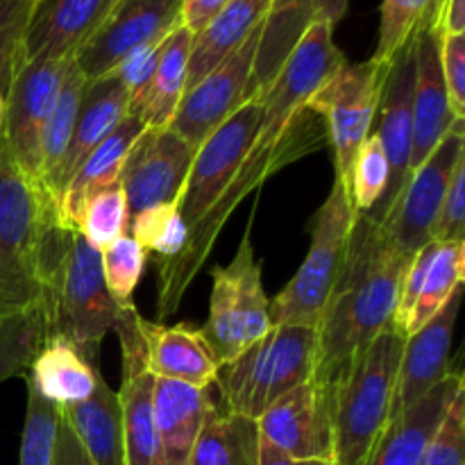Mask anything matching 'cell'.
Listing matches in <instances>:
<instances>
[{
	"label": "cell",
	"mask_w": 465,
	"mask_h": 465,
	"mask_svg": "<svg viewBox=\"0 0 465 465\" xmlns=\"http://www.w3.org/2000/svg\"><path fill=\"white\" fill-rule=\"evenodd\" d=\"M343 62V53L334 44V27L325 21H312L272 84L259 95L263 103L262 125L234 180L207 216L189 230L182 252L159 262V318L173 316L180 309L186 289L209 259L218 234L239 204L280 168L325 145V123L307 103Z\"/></svg>",
	"instance_id": "1"
},
{
	"label": "cell",
	"mask_w": 465,
	"mask_h": 465,
	"mask_svg": "<svg viewBox=\"0 0 465 465\" xmlns=\"http://www.w3.org/2000/svg\"><path fill=\"white\" fill-rule=\"evenodd\" d=\"M409 262L389 243L381 223L368 213H354L343 268L316 325L313 380L334 384L350 359L393 325Z\"/></svg>",
	"instance_id": "2"
},
{
	"label": "cell",
	"mask_w": 465,
	"mask_h": 465,
	"mask_svg": "<svg viewBox=\"0 0 465 465\" xmlns=\"http://www.w3.org/2000/svg\"><path fill=\"white\" fill-rule=\"evenodd\" d=\"M59 223L54 200L18 168L0 132V318L45 302L48 243Z\"/></svg>",
	"instance_id": "3"
},
{
	"label": "cell",
	"mask_w": 465,
	"mask_h": 465,
	"mask_svg": "<svg viewBox=\"0 0 465 465\" xmlns=\"http://www.w3.org/2000/svg\"><path fill=\"white\" fill-rule=\"evenodd\" d=\"M44 304L50 334L66 339L98 368L100 345L116 325L118 302L104 286L98 250L62 223L50 234Z\"/></svg>",
	"instance_id": "4"
},
{
	"label": "cell",
	"mask_w": 465,
	"mask_h": 465,
	"mask_svg": "<svg viewBox=\"0 0 465 465\" xmlns=\"http://www.w3.org/2000/svg\"><path fill=\"white\" fill-rule=\"evenodd\" d=\"M404 341L393 325L386 327L330 386L336 465H361L389 425Z\"/></svg>",
	"instance_id": "5"
},
{
	"label": "cell",
	"mask_w": 465,
	"mask_h": 465,
	"mask_svg": "<svg viewBox=\"0 0 465 465\" xmlns=\"http://www.w3.org/2000/svg\"><path fill=\"white\" fill-rule=\"evenodd\" d=\"M316 371V327L271 325V330L218 368L223 409L259 420L272 402L309 381Z\"/></svg>",
	"instance_id": "6"
},
{
	"label": "cell",
	"mask_w": 465,
	"mask_h": 465,
	"mask_svg": "<svg viewBox=\"0 0 465 465\" xmlns=\"http://www.w3.org/2000/svg\"><path fill=\"white\" fill-rule=\"evenodd\" d=\"M354 223L350 193L334 177L330 195L312 221V245L293 280L271 300V325L316 327L345 262Z\"/></svg>",
	"instance_id": "7"
},
{
	"label": "cell",
	"mask_w": 465,
	"mask_h": 465,
	"mask_svg": "<svg viewBox=\"0 0 465 465\" xmlns=\"http://www.w3.org/2000/svg\"><path fill=\"white\" fill-rule=\"evenodd\" d=\"M212 280L209 318L200 331L218 363L225 366L271 330V300L263 291L262 263L254 259L250 230L241 239L230 266L213 268Z\"/></svg>",
	"instance_id": "8"
},
{
	"label": "cell",
	"mask_w": 465,
	"mask_h": 465,
	"mask_svg": "<svg viewBox=\"0 0 465 465\" xmlns=\"http://www.w3.org/2000/svg\"><path fill=\"white\" fill-rule=\"evenodd\" d=\"M389 62L350 64L345 59L309 98L307 107L322 118L327 139L334 148L336 180L350 189V171L359 148L375 125L377 104Z\"/></svg>",
	"instance_id": "9"
},
{
	"label": "cell",
	"mask_w": 465,
	"mask_h": 465,
	"mask_svg": "<svg viewBox=\"0 0 465 465\" xmlns=\"http://www.w3.org/2000/svg\"><path fill=\"white\" fill-rule=\"evenodd\" d=\"M461 157H465V118H457L434 153L409 175L398 203L381 221L384 236L404 259H411L431 241V227Z\"/></svg>",
	"instance_id": "10"
},
{
	"label": "cell",
	"mask_w": 465,
	"mask_h": 465,
	"mask_svg": "<svg viewBox=\"0 0 465 465\" xmlns=\"http://www.w3.org/2000/svg\"><path fill=\"white\" fill-rule=\"evenodd\" d=\"M262 98H250L195 150L193 166L177 200L186 234L207 216L209 209L221 200L230 182L234 180L241 162L252 148L262 125Z\"/></svg>",
	"instance_id": "11"
},
{
	"label": "cell",
	"mask_w": 465,
	"mask_h": 465,
	"mask_svg": "<svg viewBox=\"0 0 465 465\" xmlns=\"http://www.w3.org/2000/svg\"><path fill=\"white\" fill-rule=\"evenodd\" d=\"M180 25L182 0H116L73 59L86 82L98 80L127 54L143 45L162 44Z\"/></svg>",
	"instance_id": "12"
},
{
	"label": "cell",
	"mask_w": 465,
	"mask_h": 465,
	"mask_svg": "<svg viewBox=\"0 0 465 465\" xmlns=\"http://www.w3.org/2000/svg\"><path fill=\"white\" fill-rule=\"evenodd\" d=\"M71 64L73 57H39L25 62L5 95L0 132L14 162L32 180L41 182V136Z\"/></svg>",
	"instance_id": "13"
},
{
	"label": "cell",
	"mask_w": 465,
	"mask_h": 465,
	"mask_svg": "<svg viewBox=\"0 0 465 465\" xmlns=\"http://www.w3.org/2000/svg\"><path fill=\"white\" fill-rule=\"evenodd\" d=\"M114 331L121 341L123 386L118 402L123 413L125 465H163L154 425V380L148 368L145 339L141 334V313L132 302L118 304Z\"/></svg>",
	"instance_id": "14"
},
{
	"label": "cell",
	"mask_w": 465,
	"mask_h": 465,
	"mask_svg": "<svg viewBox=\"0 0 465 465\" xmlns=\"http://www.w3.org/2000/svg\"><path fill=\"white\" fill-rule=\"evenodd\" d=\"M262 25L234 54L218 64L209 75L182 95L168 127H173L193 150H198L207 136H212L241 104L250 100L248 86L252 80Z\"/></svg>",
	"instance_id": "15"
},
{
	"label": "cell",
	"mask_w": 465,
	"mask_h": 465,
	"mask_svg": "<svg viewBox=\"0 0 465 465\" xmlns=\"http://www.w3.org/2000/svg\"><path fill=\"white\" fill-rule=\"evenodd\" d=\"M195 150L173 127H145L123 162L121 184L130 216L163 203H177Z\"/></svg>",
	"instance_id": "16"
},
{
	"label": "cell",
	"mask_w": 465,
	"mask_h": 465,
	"mask_svg": "<svg viewBox=\"0 0 465 465\" xmlns=\"http://www.w3.org/2000/svg\"><path fill=\"white\" fill-rule=\"evenodd\" d=\"M257 427L259 436L286 457L334 461L331 393L313 377L272 402Z\"/></svg>",
	"instance_id": "17"
},
{
	"label": "cell",
	"mask_w": 465,
	"mask_h": 465,
	"mask_svg": "<svg viewBox=\"0 0 465 465\" xmlns=\"http://www.w3.org/2000/svg\"><path fill=\"white\" fill-rule=\"evenodd\" d=\"M413 39L391 57L381 84L380 104L375 114V134L389 162V184L380 203L366 212L377 223L384 221L398 203L409 180V159L413 141Z\"/></svg>",
	"instance_id": "18"
},
{
	"label": "cell",
	"mask_w": 465,
	"mask_h": 465,
	"mask_svg": "<svg viewBox=\"0 0 465 465\" xmlns=\"http://www.w3.org/2000/svg\"><path fill=\"white\" fill-rule=\"evenodd\" d=\"M440 35L434 18L422 23L413 35V141L409 175L434 153L457 116L452 114L445 91L439 59Z\"/></svg>",
	"instance_id": "19"
},
{
	"label": "cell",
	"mask_w": 465,
	"mask_h": 465,
	"mask_svg": "<svg viewBox=\"0 0 465 465\" xmlns=\"http://www.w3.org/2000/svg\"><path fill=\"white\" fill-rule=\"evenodd\" d=\"M461 298L463 286L440 309L439 316L431 318L425 327H420L416 334L407 336V341H404L393 402H391V418L416 404L422 395L430 393L452 371L450 368V348H452Z\"/></svg>",
	"instance_id": "20"
},
{
	"label": "cell",
	"mask_w": 465,
	"mask_h": 465,
	"mask_svg": "<svg viewBox=\"0 0 465 465\" xmlns=\"http://www.w3.org/2000/svg\"><path fill=\"white\" fill-rule=\"evenodd\" d=\"M127 107H130V89L123 84L116 73H107L98 80L86 82L84 91H82L80 107H77L71 143H68L66 154L59 163L57 175L53 177V182L45 189L50 198L54 200V204H57V209L71 177L75 175L82 162L89 157L91 150L125 118Z\"/></svg>",
	"instance_id": "21"
},
{
	"label": "cell",
	"mask_w": 465,
	"mask_h": 465,
	"mask_svg": "<svg viewBox=\"0 0 465 465\" xmlns=\"http://www.w3.org/2000/svg\"><path fill=\"white\" fill-rule=\"evenodd\" d=\"M461 371H450L443 381L434 386L427 395H422L416 404L404 409L375 440L368 457L361 465H418L420 463L422 450L430 443L431 434L439 427L440 418L445 416L448 407L457 393L463 391Z\"/></svg>",
	"instance_id": "22"
},
{
	"label": "cell",
	"mask_w": 465,
	"mask_h": 465,
	"mask_svg": "<svg viewBox=\"0 0 465 465\" xmlns=\"http://www.w3.org/2000/svg\"><path fill=\"white\" fill-rule=\"evenodd\" d=\"M116 0H35L23 36V62L39 57H75Z\"/></svg>",
	"instance_id": "23"
},
{
	"label": "cell",
	"mask_w": 465,
	"mask_h": 465,
	"mask_svg": "<svg viewBox=\"0 0 465 465\" xmlns=\"http://www.w3.org/2000/svg\"><path fill=\"white\" fill-rule=\"evenodd\" d=\"M148 368L159 380L182 381L207 391L216 384L218 363L212 345L200 330L189 325H162L141 318Z\"/></svg>",
	"instance_id": "24"
},
{
	"label": "cell",
	"mask_w": 465,
	"mask_h": 465,
	"mask_svg": "<svg viewBox=\"0 0 465 465\" xmlns=\"http://www.w3.org/2000/svg\"><path fill=\"white\" fill-rule=\"evenodd\" d=\"M143 130L145 127L141 118L127 112L125 118L91 150L89 157L82 162L75 175L71 177L62 195V203H59V221L64 227L77 230L86 203L103 189L118 184L123 162H125L136 136Z\"/></svg>",
	"instance_id": "25"
},
{
	"label": "cell",
	"mask_w": 465,
	"mask_h": 465,
	"mask_svg": "<svg viewBox=\"0 0 465 465\" xmlns=\"http://www.w3.org/2000/svg\"><path fill=\"white\" fill-rule=\"evenodd\" d=\"M212 404L207 391L182 381L154 380V425L163 465L191 463Z\"/></svg>",
	"instance_id": "26"
},
{
	"label": "cell",
	"mask_w": 465,
	"mask_h": 465,
	"mask_svg": "<svg viewBox=\"0 0 465 465\" xmlns=\"http://www.w3.org/2000/svg\"><path fill=\"white\" fill-rule=\"evenodd\" d=\"M62 418L94 465H125L123 413L118 393L98 377L94 393L77 404L62 407Z\"/></svg>",
	"instance_id": "27"
},
{
	"label": "cell",
	"mask_w": 465,
	"mask_h": 465,
	"mask_svg": "<svg viewBox=\"0 0 465 465\" xmlns=\"http://www.w3.org/2000/svg\"><path fill=\"white\" fill-rule=\"evenodd\" d=\"M271 0H230L218 16L193 36L186 89L198 84L218 64L234 54L263 23Z\"/></svg>",
	"instance_id": "28"
},
{
	"label": "cell",
	"mask_w": 465,
	"mask_h": 465,
	"mask_svg": "<svg viewBox=\"0 0 465 465\" xmlns=\"http://www.w3.org/2000/svg\"><path fill=\"white\" fill-rule=\"evenodd\" d=\"M193 35L186 27H177L159 45L157 66L148 86L130 100L127 112L136 114L143 127H168L177 104L186 91L189 54Z\"/></svg>",
	"instance_id": "29"
},
{
	"label": "cell",
	"mask_w": 465,
	"mask_h": 465,
	"mask_svg": "<svg viewBox=\"0 0 465 465\" xmlns=\"http://www.w3.org/2000/svg\"><path fill=\"white\" fill-rule=\"evenodd\" d=\"M23 377L30 380L48 402L62 409L89 398L98 384L100 371L91 366L66 339L50 334Z\"/></svg>",
	"instance_id": "30"
},
{
	"label": "cell",
	"mask_w": 465,
	"mask_h": 465,
	"mask_svg": "<svg viewBox=\"0 0 465 465\" xmlns=\"http://www.w3.org/2000/svg\"><path fill=\"white\" fill-rule=\"evenodd\" d=\"M313 21V0H271L254 57L250 98L262 95Z\"/></svg>",
	"instance_id": "31"
},
{
	"label": "cell",
	"mask_w": 465,
	"mask_h": 465,
	"mask_svg": "<svg viewBox=\"0 0 465 465\" xmlns=\"http://www.w3.org/2000/svg\"><path fill=\"white\" fill-rule=\"evenodd\" d=\"M189 465H259L257 420L212 404Z\"/></svg>",
	"instance_id": "32"
},
{
	"label": "cell",
	"mask_w": 465,
	"mask_h": 465,
	"mask_svg": "<svg viewBox=\"0 0 465 465\" xmlns=\"http://www.w3.org/2000/svg\"><path fill=\"white\" fill-rule=\"evenodd\" d=\"M465 277V241H434L430 266L422 277L420 293L409 321L407 336L416 334L440 309L450 302L454 293L463 286Z\"/></svg>",
	"instance_id": "33"
},
{
	"label": "cell",
	"mask_w": 465,
	"mask_h": 465,
	"mask_svg": "<svg viewBox=\"0 0 465 465\" xmlns=\"http://www.w3.org/2000/svg\"><path fill=\"white\" fill-rule=\"evenodd\" d=\"M84 84V75H82L80 68L75 66V59H73L71 68H68L66 77H64L62 86H59L53 112H50L48 121H45L44 136H41V182H44L45 189L53 182V177L57 175L59 163H62L68 143H71Z\"/></svg>",
	"instance_id": "34"
},
{
	"label": "cell",
	"mask_w": 465,
	"mask_h": 465,
	"mask_svg": "<svg viewBox=\"0 0 465 465\" xmlns=\"http://www.w3.org/2000/svg\"><path fill=\"white\" fill-rule=\"evenodd\" d=\"M48 336L50 321L45 304L0 318V384L14 375H25Z\"/></svg>",
	"instance_id": "35"
},
{
	"label": "cell",
	"mask_w": 465,
	"mask_h": 465,
	"mask_svg": "<svg viewBox=\"0 0 465 465\" xmlns=\"http://www.w3.org/2000/svg\"><path fill=\"white\" fill-rule=\"evenodd\" d=\"M25 389L27 409L18 465H54V443H57L62 409L48 402L30 380H25Z\"/></svg>",
	"instance_id": "36"
},
{
	"label": "cell",
	"mask_w": 465,
	"mask_h": 465,
	"mask_svg": "<svg viewBox=\"0 0 465 465\" xmlns=\"http://www.w3.org/2000/svg\"><path fill=\"white\" fill-rule=\"evenodd\" d=\"M130 236L145 250L162 259H173L186 243V225L177 203L154 204L130 216Z\"/></svg>",
	"instance_id": "37"
},
{
	"label": "cell",
	"mask_w": 465,
	"mask_h": 465,
	"mask_svg": "<svg viewBox=\"0 0 465 465\" xmlns=\"http://www.w3.org/2000/svg\"><path fill=\"white\" fill-rule=\"evenodd\" d=\"M130 225V209H127L125 193L121 184H114L103 189L86 203L80 218V232L98 252H103L107 245L121 239Z\"/></svg>",
	"instance_id": "38"
},
{
	"label": "cell",
	"mask_w": 465,
	"mask_h": 465,
	"mask_svg": "<svg viewBox=\"0 0 465 465\" xmlns=\"http://www.w3.org/2000/svg\"><path fill=\"white\" fill-rule=\"evenodd\" d=\"M430 18H434V0H381L380 41L372 57L377 62H391Z\"/></svg>",
	"instance_id": "39"
},
{
	"label": "cell",
	"mask_w": 465,
	"mask_h": 465,
	"mask_svg": "<svg viewBox=\"0 0 465 465\" xmlns=\"http://www.w3.org/2000/svg\"><path fill=\"white\" fill-rule=\"evenodd\" d=\"M386 184H389V162L377 134L371 132L359 148L350 171L348 193L354 213L371 212L384 195Z\"/></svg>",
	"instance_id": "40"
},
{
	"label": "cell",
	"mask_w": 465,
	"mask_h": 465,
	"mask_svg": "<svg viewBox=\"0 0 465 465\" xmlns=\"http://www.w3.org/2000/svg\"><path fill=\"white\" fill-rule=\"evenodd\" d=\"M145 254L148 252L130 234H123L100 252L104 286L118 304L132 302V293L143 275Z\"/></svg>",
	"instance_id": "41"
},
{
	"label": "cell",
	"mask_w": 465,
	"mask_h": 465,
	"mask_svg": "<svg viewBox=\"0 0 465 465\" xmlns=\"http://www.w3.org/2000/svg\"><path fill=\"white\" fill-rule=\"evenodd\" d=\"M35 0H0V91L7 95L21 68L23 36L30 23Z\"/></svg>",
	"instance_id": "42"
},
{
	"label": "cell",
	"mask_w": 465,
	"mask_h": 465,
	"mask_svg": "<svg viewBox=\"0 0 465 465\" xmlns=\"http://www.w3.org/2000/svg\"><path fill=\"white\" fill-rule=\"evenodd\" d=\"M418 465H465V393H457Z\"/></svg>",
	"instance_id": "43"
},
{
	"label": "cell",
	"mask_w": 465,
	"mask_h": 465,
	"mask_svg": "<svg viewBox=\"0 0 465 465\" xmlns=\"http://www.w3.org/2000/svg\"><path fill=\"white\" fill-rule=\"evenodd\" d=\"M431 241H465V157L454 166L452 180L431 227Z\"/></svg>",
	"instance_id": "44"
},
{
	"label": "cell",
	"mask_w": 465,
	"mask_h": 465,
	"mask_svg": "<svg viewBox=\"0 0 465 465\" xmlns=\"http://www.w3.org/2000/svg\"><path fill=\"white\" fill-rule=\"evenodd\" d=\"M439 59L450 109L457 118H465V35L440 36Z\"/></svg>",
	"instance_id": "45"
},
{
	"label": "cell",
	"mask_w": 465,
	"mask_h": 465,
	"mask_svg": "<svg viewBox=\"0 0 465 465\" xmlns=\"http://www.w3.org/2000/svg\"><path fill=\"white\" fill-rule=\"evenodd\" d=\"M159 45L162 44L143 45V48L134 50V53L127 54V57L112 71L116 73L123 80V84L130 89V100L136 98V95L148 86L150 77H153L154 73V66H157Z\"/></svg>",
	"instance_id": "46"
},
{
	"label": "cell",
	"mask_w": 465,
	"mask_h": 465,
	"mask_svg": "<svg viewBox=\"0 0 465 465\" xmlns=\"http://www.w3.org/2000/svg\"><path fill=\"white\" fill-rule=\"evenodd\" d=\"M230 0H182V27L198 35L218 16Z\"/></svg>",
	"instance_id": "47"
},
{
	"label": "cell",
	"mask_w": 465,
	"mask_h": 465,
	"mask_svg": "<svg viewBox=\"0 0 465 465\" xmlns=\"http://www.w3.org/2000/svg\"><path fill=\"white\" fill-rule=\"evenodd\" d=\"M54 465H94L84 450H82V445L77 443L71 427L64 422V418L59 420L57 443H54Z\"/></svg>",
	"instance_id": "48"
},
{
	"label": "cell",
	"mask_w": 465,
	"mask_h": 465,
	"mask_svg": "<svg viewBox=\"0 0 465 465\" xmlns=\"http://www.w3.org/2000/svg\"><path fill=\"white\" fill-rule=\"evenodd\" d=\"M439 35H465V0H445L434 21Z\"/></svg>",
	"instance_id": "49"
},
{
	"label": "cell",
	"mask_w": 465,
	"mask_h": 465,
	"mask_svg": "<svg viewBox=\"0 0 465 465\" xmlns=\"http://www.w3.org/2000/svg\"><path fill=\"white\" fill-rule=\"evenodd\" d=\"M259 465H336V461H318V459L300 461V459H291L259 436Z\"/></svg>",
	"instance_id": "50"
},
{
	"label": "cell",
	"mask_w": 465,
	"mask_h": 465,
	"mask_svg": "<svg viewBox=\"0 0 465 465\" xmlns=\"http://www.w3.org/2000/svg\"><path fill=\"white\" fill-rule=\"evenodd\" d=\"M350 0H313V21H325L331 27L345 16Z\"/></svg>",
	"instance_id": "51"
},
{
	"label": "cell",
	"mask_w": 465,
	"mask_h": 465,
	"mask_svg": "<svg viewBox=\"0 0 465 465\" xmlns=\"http://www.w3.org/2000/svg\"><path fill=\"white\" fill-rule=\"evenodd\" d=\"M3 121H5V95L3 91H0V127H3Z\"/></svg>",
	"instance_id": "52"
},
{
	"label": "cell",
	"mask_w": 465,
	"mask_h": 465,
	"mask_svg": "<svg viewBox=\"0 0 465 465\" xmlns=\"http://www.w3.org/2000/svg\"><path fill=\"white\" fill-rule=\"evenodd\" d=\"M445 0H434V21H436V14H439V9H440V5H443Z\"/></svg>",
	"instance_id": "53"
}]
</instances>
